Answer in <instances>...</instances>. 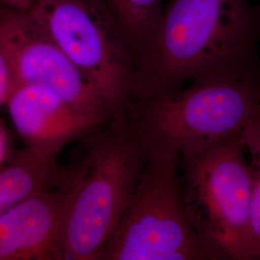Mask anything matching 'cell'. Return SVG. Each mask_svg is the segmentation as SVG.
I'll list each match as a JSON object with an SVG mask.
<instances>
[{
	"mask_svg": "<svg viewBox=\"0 0 260 260\" xmlns=\"http://www.w3.org/2000/svg\"><path fill=\"white\" fill-rule=\"evenodd\" d=\"M30 15L102 93L114 117L135 103L138 59L103 0H34Z\"/></svg>",
	"mask_w": 260,
	"mask_h": 260,
	"instance_id": "5",
	"label": "cell"
},
{
	"mask_svg": "<svg viewBox=\"0 0 260 260\" xmlns=\"http://www.w3.org/2000/svg\"><path fill=\"white\" fill-rule=\"evenodd\" d=\"M13 88V77L8 60L0 48V107L6 103Z\"/></svg>",
	"mask_w": 260,
	"mask_h": 260,
	"instance_id": "13",
	"label": "cell"
},
{
	"mask_svg": "<svg viewBox=\"0 0 260 260\" xmlns=\"http://www.w3.org/2000/svg\"><path fill=\"white\" fill-rule=\"evenodd\" d=\"M190 84L133 104L130 117L148 150L194 155L240 134L260 113V77L223 76Z\"/></svg>",
	"mask_w": 260,
	"mask_h": 260,
	"instance_id": "3",
	"label": "cell"
},
{
	"mask_svg": "<svg viewBox=\"0 0 260 260\" xmlns=\"http://www.w3.org/2000/svg\"><path fill=\"white\" fill-rule=\"evenodd\" d=\"M8 154V138L7 133L0 125V169L4 166Z\"/></svg>",
	"mask_w": 260,
	"mask_h": 260,
	"instance_id": "15",
	"label": "cell"
},
{
	"mask_svg": "<svg viewBox=\"0 0 260 260\" xmlns=\"http://www.w3.org/2000/svg\"><path fill=\"white\" fill-rule=\"evenodd\" d=\"M5 104L26 148L57 155L72 141L103 126L43 85H14Z\"/></svg>",
	"mask_w": 260,
	"mask_h": 260,
	"instance_id": "9",
	"label": "cell"
},
{
	"mask_svg": "<svg viewBox=\"0 0 260 260\" xmlns=\"http://www.w3.org/2000/svg\"><path fill=\"white\" fill-rule=\"evenodd\" d=\"M260 6L169 0L138 60L135 102L223 76L260 77Z\"/></svg>",
	"mask_w": 260,
	"mask_h": 260,
	"instance_id": "1",
	"label": "cell"
},
{
	"mask_svg": "<svg viewBox=\"0 0 260 260\" xmlns=\"http://www.w3.org/2000/svg\"><path fill=\"white\" fill-rule=\"evenodd\" d=\"M0 48L8 60L13 86L49 87L101 125L115 118L102 93L28 11L0 10Z\"/></svg>",
	"mask_w": 260,
	"mask_h": 260,
	"instance_id": "7",
	"label": "cell"
},
{
	"mask_svg": "<svg viewBox=\"0 0 260 260\" xmlns=\"http://www.w3.org/2000/svg\"><path fill=\"white\" fill-rule=\"evenodd\" d=\"M57 154L26 148L0 169V218L28 196L59 182Z\"/></svg>",
	"mask_w": 260,
	"mask_h": 260,
	"instance_id": "10",
	"label": "cell"
},
{
	"mask_svg": "<svg viewBox=\"0 0 260 260\" xmlns=\"http://www.w3.org/2000/svg\"><path fill=\"white\" fill-rule=\"evenodd\" d=\"M121 24L137 59L149 44L163 11L162 0H103Z\"/></svg>",
	"mask_w": 260,
	"mask_h": 260,
	"instance_id": "11",
	"label": "cell"
},
{
	"mask_svg": "<svg viewBox=\"0 0 260 260\" xmlns=\"http://www.w3.org/2000/svg\"><path fill=\"white\" fill-rule=\"evenodd\" d=\"M179 154L149 149L138 183L96 260H204L186 213Z\"/></svg>",
	"mask_w": 260,
	"mask_h": 260,
	"instance_id": "6",
	"label": "cell"
},
{
	"mask_svg": "<svg viewBox=\"0 0 260 260\" xmlns=\"http://www.w3.org/2000/svg\"><path fill=\"white\" fill-rule=\"evenodd\" d=\"M34 0H0V3L9 9L28 11L32 6Z\"/></svg>",
	"mask_w": 260,
	"mask_h": 260,
	"instance_id": "14",
	"label": "cell"
},
{
	"mask_svg": "<svg viewBox=\"0 0 260 260\" xmlns=\"http://www.w3.org/2000/svg\"><path fill=\"white\" fill-rule=\"evenodd\" d=\"M241 133L180 158L186 213L207 259L251 260V170Z\"/></svg>",
	"mask_w": 260,
	"mask_h": 260,
	"instance_id": "4",
	"label": "cell"
},
{
	"mask_svg": "<svg viewBox=\"0 0 260 260\" xmlns=\"http://www.w3.org/2000/svg\"><path fill=\"white\" fill-rule=\"evenodd\" d=\"M104 125V124H103ZM87 135L84 157L65 177L63 260H96L128 206L148 156L129 113Z\"/></svg>",
	"mask_w": 260,
	"mask_h": 260,
	"instance_id": "2",
	"label": "cell"
},
{
	"mask_svg": "<svg viewBox=\"0 0 260 260\" xmlns=\"http://www.w3.org/2000/svg\"><path fill=\"white\" fill-rule=\"evenodd\" d=\"M251 178V260H260V113L243 129Z\"/></svg>",
	"mask_w": 260,
	"mask_h": 260,
	"instance_id": "12",
	"label": "cell"
},
{
	"mask_svg": "<svg viewBox=\"0 0 260 260\" xmlns=\"http://www.w3.org/2000/svg\"><path fill=\"white\" fill-rule=\"evenodd\" d=\"M68 187L37 191L0 218V260H63Z\"/></svg>",
	"mask_w": 260,
	"mask_h": 260,
	"instance_id": "8",
	"label": "cell"
}]
</instances>
